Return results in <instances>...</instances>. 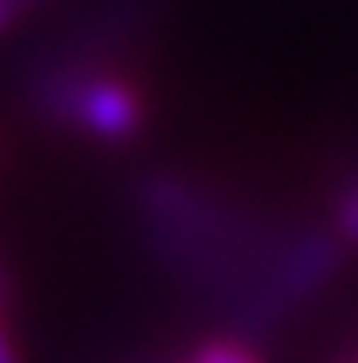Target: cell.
Segmentation results:
<instances>
[{
  "mask_svg": "<svg viewBox=\"0 0 358 363\" xmlns=\"http://www.w3.org/2000/svg\"><path fill=\"white\" fill-rule=\"evenodd\" d=\"M129 201L146 251L167 272V280L196 292L221 313L250 284L279 230L225 188L171 167L138 176Z\"/></svg>",
  "mask_w": 358,
  "mask_h": 363,
  "instance_id": "obj_1",
  "label": "cell"
},
{
  "mask_svg": "<svg viewBox=\"0 0 358 363\" xmlns=\"http://www.w3.org/2000/svg\"><path fill=\"white\" fill-rule=\"evenodd\" d=\"M350 251L329 234V225H279L271 247L262 255L250 284L238 292L225 309L229 334H267V330L291 322L304 305H313L346 267Z\"/></svg>",
  "mask_w": 358,
  "mask_h": 363,
  "instance_id": "obj_2",
  "label": "cell"
},
{
  "mask_svg": "<svg viewBox=\"0 0 358 363\" xmlns=\"http://www.w3.org/2000/svg\"><path fill=\"white\" fill-rule=\"evenodd\" d=\"M30 105L50 125H63L96 143H129L146 125V96L138 79L112 72L100 59L79 55L75 46L34 67Z\"/></svg>",
  "mask_w": 358,
  "mask_h": 363,
  "instance_id": "obj_3",
  "label": "cell"
},
{
  "mask_svg": "<svg viewBox=\"0 0 358 363\" xmlns=\"http://www.w3.org/2000/svg\"><path fill=\"white\" fill-rule=\"evenodd\" d=\"M325 225H329V234H333L346 251L358 255V163L337 180V188H333Z\"/></svg>",
  "mask_w": 358,
  "mask_h": 363,
  "instance_id": "obj_4",
  "label": "cell"
},
{
  "mask_svg": "<svg viewBox=\"0 0 358 363\" xmlns=\"http://www.w3.org/2000/svg\"><path fill=\"white\" fill-rule=\"evenodd\" d=\"M187 363H267L262 351L254 347V338L242 334H213L204 342H196V351L187 355Z\"/></svg>",
  "mask_w": 358,
  "mask_h": 363,
  "instance_id": "obj_5",
  "label": "cell"
},
{
  "mask_svg": "<svg viewBox=\"0 0 358 363\" xmlns=\"http://www.w3.org/2000/svg\"><path fill=\"white\" fill-rule=\"evenodd\" d=\"M0 363H21L17 338H13V326H8V276L4 272H0Z\"/></svg>",
  "mask_w": 358,
  "mask_h": 363,
  "instance_id": "obj_6",
  "label": "cell"
},
{
  "mask_svg": "<svg viewBox=\"0 0 358 363\" xmlns=\"http://www.w3.org/2000/svg\"><path fill=\"white\" fill-rule=\"evenodd\" d=\"M37 4H46V0H0V34L13 30L25 13H34Z\"/></svg>",
  "mask_w": 358,
  "mask_h": 363,
  "instance_id": "obj_7",
  "label": "cell"
}]
</instances>
